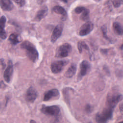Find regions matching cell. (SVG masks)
I'll return each instance as SVG.
<instances>
[{
    "label": "cell",
    "mask_w": 123,
    "mask_h": 123,
    "mask_svg": "<svg viewBox=\"0 0 123 123\" xmlns=\"http://www.w3.org/2000/svg\"><path fill=\"white\" fill-rule=\"evenodd\" d=\"M21 47L25 51L29 59L33 62H36L38 59V52L33 44L29 41L25 40L22 42Z\"/></svg>",
    "instance_id": "obj_1"
},
{
    "label": "cell",
    "mask_w": 123,
    "mask_h": 123,
    "mask_svg": "<svg viewBox=\"0 0 123 123\" xmlns=\"http://www.w3.org/2000/svg\"><path fill=\"white\" fill-rule=\"evenodd\" d=\"M114 109L106 106L100 112L98 113L95 117L97 123H107L110 120L113 114Z\"/></svg>",
    "instance_id": "obj_2"
},
{
    "label": "cell",
    "mask_w": 123,
    "mask_h": 123,
    "mask_svg": "<svg viewBox=\"0 0 123 123\" xmlns=\"http://www.w3.org/2000/svg\"><path fill=\"white\" fill-rule=\"evenodd\" d=\"M123 98L122 94L119 93H111L108 94L106 100V106L114 109L118 103Z\"/></svg>",
    "instance_id": "obj_3"
},
{
    "label": "cell",
    "mask_w": 123,
    "mask_h": 123,
    "mask_svg": "<svg viewBox=\"0 0 123 123\" xmlns=\"http://www.w3.org/2000/svg\"><path fill=\"white\" fill-rule=\"evenodd\" d=\"M72 51V47L69 43H64L59 46L56 51L55 56L57 58H64L68 56Z\"/></svg>",
    "instance_id": "obj_4"
},
{
    "label": "cell",
    "mask_w": 123,
    "mask_h": 123,
    "mask_svg": "<svg viewBox=\"0 0 123 123\" xmlns=\"http://www.w3.org/2000/svg\"><path fill=\"white\" fill-rule=\"evenodd\" d=\"M41 111L42 113L47 115L57 116L60 113V108L57 105L48 106L43 105L41 109Z\"/></svg>",
    "instance_id": "obj_5"
},
{
    "label": "cell",
    "mask_w": 123,
    "mask_h": 123,
    "mask_svg": "<svg viewBox=\"0 0 123 123\" xmlns=\"http://www.w3.org/2000/svg\"><path fill=\"white\" fill-rule=\"evenodd\" d=\"M68 63L67 60H61L54 61L51 63L50 69L53 74H58L61 72L63 67Z\"/></svg>",
    "instance_id": "obj_6"
},
{
    "label": "cell",
    "mask_w": 123,
    "mask_h": 123,
    "mask_svg": "<svg viewBox=\"0 0 123 123\" xmlns=\"http://www.w3.org/2000/svg\"><path fill=\"white\" fill-rule=\"evenodd\" d=\"M90 69V63L87 61H83L80 64V71L78 74V79L82 78L89 71Z\"/></svg>",
    "instance_id": "obj_7"
},
{
    "label": "cell",
    "mask_w": 123,
    "mask_h": 123,
    "mask_svg": "<svg viewBox=\"0 0 123 123\" xmlns=\"http://www.w3.org/2000/svg\"><path fill=\"white\" fill-rule=\"evenodd\" d=\"M93 24L90 22H87L83 24L80 28L79 34L81 36H85L89 34L93 29Z\"/></svg>",
    "instance_id": "obj_8"
},
{
    "label": "cell",
    "mask_w": 123,
    "mask_h": 123,
    "mask_svg": "<svg viewBox=\"0 0 123 123\" xmlns=\"http://www.w3.org/2000/svg\"><path fill=\"white\" fill-rule=\"evenodd\" d=\"M37 96V90L32 86L30 87L27 90L25 94V99L28 102H33Z\"/></svg>",
    "instance_id": "obj_9"
},
{
    "label": "cell",
    "mask_w": 123,
    "mask_h": 123,
    "mask_svg": "<svg viewBox=\"0 0 123 123\" xmlns=\"http://www.w3.org/2000/svg\"><path fill=\"white\" fill-rule=\"evenodd\" d=\"M13 73V65L12 61L9 60L8 62V65L6 68L3 77L5 81L7 83H9L11 81L12 74Z\"/></svg>",
    "instance_id": "obj_10"
},
{
    "label": "cell",
    "mask_w": 123,
    "mask_h": 123,
    "mask_svg": "<svg viewBox=\"0 0 123 123\" xmlns=\"http://www.w3.org/2000/svg\"><path fill=\"white\" fill-rule=\"evenodd\" d=\"M63 26L62 24L58 25L54 28L51 36V42L54 43L61 36Z\"/></svg>",
    "instance_id": "obj_11"
},
{
    "label": "cell",
    "mask_w": 123,
    "mask_h": 123,
    "mask_svg": "<svg viewBox=\"0 0 123 123\" xmlns=\"http://www.w3.org/2000/svg\"><path fill=\"white\" fill-rule=\"evenodd\" d=\"M60 93L58 89H51L47 91L44 94L43 97V101H49L53 98H57L59 96Z\"/></svg>",
    "instance_id": "obj_12"
},
{
    "label": "cell",
    "mask_w": 123,
    "mask_h": 123,
    "mask_svg": "<svg viewBox=\"0 0 123 123\" xmlns=\"http://www.w3.org/2000/svg\"><path fill=\"white\" fill-rule=\"evenodd\" d=\"M1 8L5 11H10L12 10L13 5L11 0H0Z\"/></svg>",
    "instance_id": "obj_13"
},
{
    "label": "cell",
    "mask_w": 123,
    "mask_h": 123,
    "mask_svg": "<svg viewBox=\"0 0 123 123\" xmlns=\"http://www.w3.org/2000/svg\"><path fill=\"white\" fill-rule=\"evenodd\" d=\"M48 12V7L46 6H43L41 9H40L37 12V13L35 20L37 21H39L41 20L43 18H44Z\"/></svg>",
    "instance_id": "obj_14"
},
{
    "label": "cell",
    "mask_w": 123,
    "mask_h": 123,
    "mask_svg": "<svg viewBox=\"0 0 123 123\" xmlns=\"http://www.w3.org/2000/svg\"><path fill=\"white\" fill-rule=\"evenodd\" d=\"M53 10L55 13L62 14V21L66 20L67 17V14L65 10L62 7L58 5L55 6L53 7Z\"/></svg>",
    "instance_id": "obj_15"
},
{
    "label": "cell",
    "mask_w": 123,
    "mask_h": 123,
    "mask_svg": "<svg viewBox=\"0 0 123 123\" xmlns=\"http://www.w3.org/2000/svg\"><path fill=\"white\" fill-rule=\"evenodd\" d=\"M77 66L74 63L72 64L69 67V68L67 69V70L66 71V72L64 74V76L66 78H71L75 74L76 71Z\"/></svg>",
    "instance_id": "obj_16"
},
{
    "label": "cell",
    "mask_w": 123,
    "mask_h": 123,
    "mask_svg": "<svg viewBox=\"0 0 123 123\" xmlns=\"http://www.w3.org/2000/svg\"><path fill=\"white\" fill-rule=\"evenodd\" d=\"M9 40L11 44L14 45L19 43L21 41L19 35L16 33L12 34L9 37Z\"/></svg>",
    "instance_id": "obj_17"
},
{
    "label": "cell",
    "mask_w": 123,
    "mask_h": 123,
    "mask_svg": "<svg viewBox=\"0 0 123 123\" xmlns=\"http://www.w3.org/2000/svg\"><path fill=\"white\" fill-rule=\"evenodd\" d=\"M113 29L115 33L121 35L123 34V28L122 26L118 22H114L113 24Z\"/></svg>",
    "instance_id": "obj_18"
},
{
    "label": "cell",
    "mask_w": 123,
    "mask_h": 123,
    "mask_svg": "<svg viewBox=\"0 0 123 123\" xmlns=\"http://www.w3.org/2000/svg\"><path fill=\"white\" fill-rule=\"evenodd\" d=\"M77 47L78 50L80 53H81L82 52L83 49H88V47L87 45L86 44V43L82 41H79L78 42L77 44Z\"/></svg>",
    "instance_id": "obj_19"
},
{
    "label": "cell",
    "mask_w": 123,
    "mask_h": 123,
    "mask_svg": "<svg viewBox=\"0 0 123 123\" xmlns=\"http://www.w3.org/2000/svg\"><path fill=\"white\" fill-rule=\"evenodd\" d=\"M89 10L86 8L82 12L81 15L80 16V19L83 21H86L89 18Z\"/></svg>",
    "instance_id": "obj_20"
},
{
    "label": "cell",
    "mask_w": 123,
    "mask_h": 123,
    "mask_svg": "<svg viewBox=\"0 0 123 123\" xmlns=\"http://www.w3.org/2000/svg\"><path fill=\"white\" fill-rule=\"evenodd\" d=\"M112 5L115 8H118L123 3V0H111Z\"/></svg>",
    "instance_id": "obj_21"
},
{
    "label": "cell",
    "mask_w": 123,
    "mask_h": 123,
    "mask_svg": "<svg viewBox=\"0 0 123 123\" xmlns=\"http://www.w3.org/2000/svg\"><path fill=\"white\" fill-rule=\"evenodd\" d=\"M6 22V18L4 16H2L0 18V30L3 29Z\"/></svg>",
    "instance_id": "obj_22"
},
{
    "label": "cell",
    "mask_w": 123,
    "mask_h": 123,
    "mask_svg": "<svg viewBox=\"0 0 123 123\" xmlns=\"http://www.w3.org/2000/svg\"><path fill=\"white\" fill-rule=\"evenodd\" d=\"M86 8L82 7V6H78L75 9H74V12L75 13L79 14L82 13V12Z\"/></svg>",
    "instance_id": "obj_23"
},
{
    "label": "cell",
    "mask_w": 123,
    "mask_h": 123,
    "mask_svg": "<svg viewBox=\"0 0 123 123\" xmlns=\"http://www.w3.org/2000/svg\"><path fill=\"white\" fill-rule=\"evenodd\" d=\"M7 37V34L4 29L0 30V37L2 39H5Z\"/></svg>",
    "instance_id": "obj_24"
},
{
    "label": "cell",
    "mask_w": 123,
    "mask_h": 123,
    "mask_svg": "<svg viewBox=\"0 0 123 123\" xmlns=\"http://www.w3.org/2000/svg\"><path fill=\"white\" fill-rule=\"evenodd\" d=\"M20 7L23 6L25 4V0H13Z\"/></svg>",
    "instance_id": "obj_25"
},
{
    "label": "cell",
    "mask_w": 123,
    "mask_h": 123,
    "mask_svg": "<svg viewBox=\"0 0 123 123\" xmlns=\"http://www.w3.org/2000/svg\"><path fill=\"white\" fill-rule=\"evenodd\" d=\"M92 110V107L89 105L87 104L85 106V111L87 113H90Z\"/></svg>",
    "instance_id": "obj_26"
},
{
    "label": "cell",
    "mask_w": 123,
    "mask_h": 123,
    "mask_svg": "<svg viewBox=\"0 0 123 123\" xmlns=\"http://www.w3.org/2000/svg\"><path fill=\"white\" fill-rule=\"evenodd\" d=\"M119 111L120 113L123 115V102L121 103L119 106Z\"/></svg>",
    "instance_id": "obj_27"
},
{
    "label": "cell",
    "mask_w": 123,
    "mask_h": 123,
    "mask_svg": "<svg viewBox=\"0 0 123 123\" xmlns=\"http://www.w3.org/2000/svg\"><path fill=\"white\" fill-rule=\"evenodd\" d=\"M0 64H1L2 67L4 68L6 65L5 63H4V60L3 59H0Z\"/></svg>",
    "instance_id": "obj_28"
},
{
    "label": "cell",
    "mask_w": 123,
    "mask_h": 123,
    "mask_svg": "<svg viewBox=\"0 0 123 123\" xmlns=\"http://www.w3.org/2000/svg\"><path fill=\"white\" fill-rule=\"evenodd\" d=\"M30 123H36V121L35 120H31L30 122Z\"/></svg>",
    "instance_id": "obj_29"
},
{
    "label": "cell",
    "mask_w": 123,
    "mask_h": 123,
    "mask_svg": "<svg viewBox=\"0 0 123 123\" xmlns=\"http://www.w3.org/2000/svg\"><path fill=\"white\" fill-rule=\"evenodd\" d=\"M2 84H3V83L2 82H0V88L2 86Z\"/></svg>",
    "instance_id": "obj_30"
},
{
    "label": "cell",
    "mask_w": 123,
    "mask_h": 123,
    "mask_svg": "<svg viewBox=\"0 0 123 123\" xmlns=\"http://www.w3.org/2000/svg\"><path fill=\"white\" fill-rule=\"evenodd\" d=\"M121 49H123V45L121 46Z\"/></svg>",
    "instance_id": "obj_31"
},
{
    "label": "cell",
    "mask_w": 123,
    "mask_h": 123,
    "mask_svg": "<svg viewBox=\"0 0 123 123\" xmlns=\"http://www.w3.org/2000/svg\"><path fill=\"white\" fill-rule=\"evenodd\" d=\"M119 123H123V121H121V122H119Z\"/></svg>",
    "instance_id": "obj_32"
},
{
    "label": "cell",
    "mask_w": 123,
    "mask_h": 123,
    "mask_svg": "<svg viewBox=\"0 0 123 123\" xmlns=\"http://www.w3.org/2000/svg\"><path fill=\"white\" fill-rule=\"evenodd\" d=\"M91 123V122H89V123Z\"/></svg>",
    "instance_id": "obj_33"
},
{
    "label": "cell",
    "mask_w": 123,
    "mask_h": 123,
    "mask_svg": "<svg viewBox=\"0 0 123 123\" xmlns=\"http://www.w3.org/2000/svg\"></svg>",
    "instance_id": "obj_34"
},
{
    "label": "cell",
    "mask_w": 123,
    "mask_h": 123,
    "mask_svg": "<svg viewBox=\"0 0 123 123\" xmlns=\"http://www.w3.org/2000/svg\"><path fill=\"white\" fill-rule=\"evenodd\" d=\"M0 39H1V38H0Z\"/></svg>",
    "instance_id": "obj_35"
},
{
    "label": "cell",
    "mask_w": 123,
    "mask_h": 123,
    "mask_svg": "<svg viewBox=\"0 0 123 123\" xmlns=\"http://www.w3.org/2000/svg\"></svg>",
    "instance_id": "obj_36"
}]
</instances>
